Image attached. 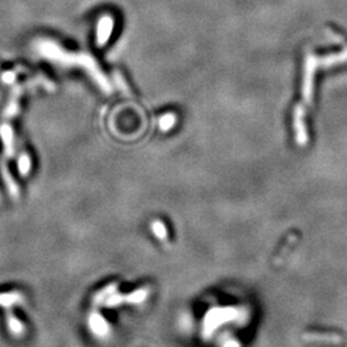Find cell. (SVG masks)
I'll return each mask as SVG.
<instances>
[{"instance_id": "cell-4", "label": "cell", "mask_w": 347, "mask_h": 347, "mask_svg": "<svg viewBox=\"0 0 347 347\" xmlns=\"http://www.w3.org/2000/svg\"><path fill=\"white\" fill-rule=\"evenodd\" d=\"M302 339L308 342H328V343H339L342 337L337 333H327V332H306L302 334Z\"/></svg>"}, {"instance_id": "cell-7", "label": "cell", "mask_w": 347, "mask_h": 347, "mask_svg": "<svg viewBox=\"0 0 347 347\" xmlns=\"http://www.w3.org/2000/svg\"><path fill=\"white\" fill-rule=\"evenodd\" d=\"M117 283H112V284L107 285V287L105 288V289H102V291H99L98 293L95 294V297H94V304L95 305H102L103 301H105L107 297L112 296L113 293H116V291H117Z\"/></svg>"}, {"instance_id": "cell-2", "label": "cell", "mask_w": 347, "mask_h": 347, "mask_svg": "<svg viewBox=\"0 0 347 347\" xmlns=\"http://www.w3.org/2000/svg\"><path fill=\"white\" fill-rule=\"evenodd\" d=\"M148 296V289L147 288H141V289H138L135 292H131L127 296H122L120 293H113L112 296L108 297L106 300V306L107 308H115V306L121 305L122 302H127V304H140L143 302L144 300L147 299Z\"/></svg>"}, {"instance_id": "cell-6", "label": "cell", "mask_w": 347, "mask_h": 347, "mask_svg": "<svg viewBox=\"0 0 347 347\" xmlns=\"http://www.w3.org/2000/svg\"><path fill=\"white\" fill-rule=\"evenodd\" d=\"M23 301H25V297L18 291L0 293V306L6 309V310L7 309H12L13 306L22 305Z\"/></svg>"}, {"instance_id": "cell-9", "label": "cell", "mask_w": 347, "mask_h": 347, "mask_svg": "<svg viewBox=\"0 0 347 347\" xmlns=\"http://www.w3.org/2000/svg\"><path fill=\"white\" fill-rule=\"evenodd\" d=\"M151 229H152L153 234L158 238L160 240H166L167 239V228L161 220H155L151 224Z\"/></svg>"}, {"instance_id": "cell-10", "label": "cell", "mask_w": 347, "mask_h": 347, "mask_svg": "<svg viewBox=\"0 0 347 347\" xmlns=\"http://www.w3.org/2000/svg\"><path fill=\"white\" fill-rule=\"evenodd\" d=\"M176 117L172 113H169V115L164 116L161 120H160V126H161L162 130H169L172 125L175 124Z\"/></svg>"}, {"instance_id": "cell-3", "label": "cell", "mask_w": 347, "mask_h": 347, "mask_svg": "<svg viewBox=\"0 0 347 347\" xmlns=\"http://www.w3.org/2000/svg\"><path fill=\"white\" fill-rule=\"evenodd\" d=\"M89 329L98 338H106L110 334V324L98 311H91L88 318Z\"/></svg>"}, {"instance_id": "cell-5", "label": "cell", "mask_w": 347, "mask_h": 347, "mask_svg": "<svg viewBox=\"0 0 347 347\" xmlns=\"http://www.w3.org/2000/svg\"><path fill=\"white\" fill-rule=\"evenodd\" d=\"M6 320H7V327H8V330L13 334L14 337H21L23 336L25 333V325L23 323L18 319L17 316L14 315L12 309H7L6 310Z\"/></svg>"}, {"instance_id": "cell-8", "label": "cell", "mask_w": 347, "mask_h": 347, "mask_svg": "<svg viewBox=\"0 0 347 347\" xmlns=\"http://www.w3.org/2000/svg\"><path fill=\"white\" fill-rule=\"evenodd\" d=\"M297 240V235L296 234H292V235H289V238H288L287 240H285V243L283 244V247L282 249L279 250V252H278V255H277V257H275V260H274V263H275V265H278V264L282 261L283 259L285 257V255H287V251H289L291 250V247L292 245L294 244V242Z\"/></svg>"}, {"instance_id": "cell-1", "label": "cell", "mask_w": 347, "mask_h": 347, "mask_svg": "<svg viewBox=\"0 0 347 347\" xmlns=\"http://www.w3.org/2000/svg\"><path fill=\"white\" fill-rule=\"evenodd\" d=\"M320 65V60L310 56L306 58L305 81H304V90H302L301 105L297 106L294 111V130H296V140L300 145H305L308 143V134H306L304 117H305V107L310 106L311 95H313V82L315 76V68Z\"/></svg>"}, {"instance_id": "cell-11", "label": "cell", "mask_w": 347, "mask_h": 347, "mask_svg": "<svg viewBox=\"0 0 347 347\" xmlns=\"http://www.w3.org/2000/svg\"><path fill=\"white\" fill-rule=\"evenodd\" d=\"M225 347H239V343H238V342H235V341H230Z\"/></svg>"}]
</instances>
